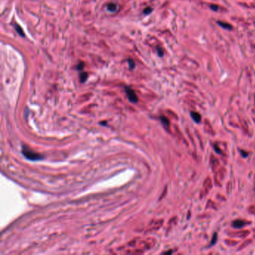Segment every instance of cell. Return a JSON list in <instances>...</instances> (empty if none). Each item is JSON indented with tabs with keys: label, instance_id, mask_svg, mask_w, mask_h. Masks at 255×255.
Segmentation results:
<instances>
[{
	"label": "cell",
	"instance_id": "obj_23",
	"mask_svg": "<svg viewBox=\"0 0 255 255\" xmlns=\"http://www.w3.org/2000/svg\"><path fill=\"white\" fill-rule=\"evenodd\" d=\"M83 66H84V64L83 63H80L79 64L78 66H77V68H78V70H82V68H83Z\"/></svg>",
	"mask_w": 255,
	"mask_h": 255
},
{
	"label": "cell",
	"instance_id": "obj_11",
	"mask_svg": "<svg viewBox=\"0 0 255 255\" xmlns=\"http://www.w3.org/2000/svg\"><path fill=\"white\" fill-rule=\"evenodd\" d=\"M88 78V73L86 72H83L80 74V80H81L82 82H84L86 81Z\"/></svg>",
	"mask_w": 255,
	"mask_h": 255
},
{
	"label": "cell",
	"instance_id": "obj_3",
	"mask_svg": "<svg viewBox=\"0 0 255 255\" xmlns=\"http://www.w3.org/2000/svg\"><path fill=\"white\" fill-rule=\"evenodd\" d=\"M125 91H126L127 97L129 98L130 102H132V103H135L138 102V97H137L136 94H135V91L133 90V89L126 87L125 88Z\"/></svg>",
	"mask_w": 255,
	"mask_h": 255
},
{
	"label": "cell",
	"instance_id": "obj_4",
	"mask_svg": "<svg viewBox=\"0 0 255 255\" xmlns=\"http://www.w3.org/2000/svg\"><path fill=\"white\" fill-rule=\"evenodd\" d=\"M248 224H251V222H248V221H245V220L237 219L232 222V226L235 228H241V227L248 225Z\"/></svg>",
	"mask_w": 255,
	"mask_h": 255
},
{
	"label": "cell",
	"instance_id": "obj_18",
	"mask_svg": "<svg viewBox=\"0 0 255 255\" xmlns=\"http://www.w3.org/2000/svg\"><path fill=\"white\" fill-rule=\"evenodd\" d=\"M249 243H252V240H251V239H248V240H247V241H245V243H244V244H243V245H242L241 246L239 247V250H240V249H241V248H244V247H245V246H246L247 245H248V244H249Z\"/></svg>",
	"mask_w": 255,
	"mask_h": 255
},
{
	"label": "cell",
	"instance_id": "obj_1",
	"mask_svg": "<svg viewBox=\"0 0 255 255\" xmlns=\"http://www.w3.org/2000/svg\"><path fill=\"white\" fill-rule=\"evenodd\" d=\"M212 186H213L212 180H211V179L209 177H207V178L205 180V181H204V185H203V188H202L201 191H200V197L201 198H203L207 194H208L209 190H210L211 188H212Z\"/></svg>",
	"mask_w": 255,
	"mask_h": 255
},
{
	"label": "cell",
	"instance_id": "obj_14",
	"mask_svg": "<svg viewBox=\"0 0 255 255\" xmlns=\"http://www.w3.org/2000/svg\"><path fill=\"white\" fill-rule=\"evenodd\" d=\"M161 121L162 124L166 126H169V121L165 117H161Z\"/></svg>",
	"mask_w": 255,
	"mask_h": 255
},
{
	"label": "cell",
	"instance_id": "obj_21",
	"mask_svg": "<svg viewBox=\"0 0 255 255\" xmlns=\"http://www.w3.org/2000/svg\"><path fill=\"white\" fill-rule=\"evenodd\" d=\"M128 62H129V67H131V68H134L135 67L134 62H133V60H129L128 61Z\"/></svg>",
	"mask_w": 255,
	"mask_h": 255
},
{
	"label": "cell",
	"instance_id": "obj_15",
	"mask_svg": "<svg viewBox=\"0 0 255 255\" xmlns=\"http://www.w3.org/2000/svg\"><path fill=\"white\" fill-rule=\"evenodd\" d=\"M15 28H16V30H17V32H18V33L20 34V35L21 36H23V37H24V36H25V35H24V34H23V32H22V29H21V28H20V26H19L18 25H16L15 26Z\"/></svg>",
	"mask_w": 255,
	"mask_h": 255
},
{
	"label": "cell",
	"instance_id": "obj_19",
	"mask_svg": "<svg viewBox=\"0 0 255 255\" xmlns=\"http://www.w3.org/2000/svg\"><path fill=\"white\" fill-rule=\"evenodd\" d=\"M152 11H153V9L151 8H145L143 12L144 14H150V13H151Z\"/></svg>",
	"mask_w": 255,
	"mask_h": 255
},
{
	"label": "cell",
	"instance_id": "obj_6",
	"mask_svg": "<svg viewBox=\"0 0 255 255\" xmlns=\"http://www.w3.org/2000/svg\"><path fill=\"white\" fill-rule=\"evenodd\" d=\"M204 129H205V131L207 133L210 135H215V132L213 130V128L211 125V124L209 123V121L208 120L206 119L204 121Z\"/></svg>",
	"mask_w": 255,
	"mask_h": 255
},
{
	"label": "cell",
	"instance_id": "obj_7",
	"mask_svg": "<svg viewBox=\"0 0 255 255\" xmlns=\"http://www.w3.org/2000/svg\"><path fill=\"white\" fill-rule=\"evenodd\" d=\"M249 231L248 230H243V231H240V232H236L233 233V234H230V235L233 236H238V237H245L247 236L249 234Z\"/></svg>",
	"mask_w": 255,
	"mask_h": 255
},
{
	"label": "cell",
	"instance_id": "obj_8",
	"mask_svg": "<svg viewBox=\"0 0 255 255\" xmlns=\"http://www.w3.org/2000/svg\"><path fill=\"white\" fill-rule=\"evenodd\" d=\"M191 117H192V119H193L195 122L198 123H198H200V120H201V116H200V114L198 113V112H191Z\"/></svg>",
	"mask_w": 255,
	"mask_h": 255
},
{
	"label": "cell",
	"instance_id": "obj_9",
	"mask_svg": "<svg viewBox=\"0 0 255 255\" xmlns=\"http://www.w3.org/2000/svg\"><path fill=\"white\" fill-rule=\"evenodd\" d=\"M217 23H218L220 26H222V28H225V29H229V30H230V29L232 28V26H231L230 24H228V23H224V22H221V21H218L217 22Z\"/></svg>",
	"mask_w": 255,
	"mask_h": 255
},
{
	"label": "cell",
	"instance_id": "obj_22",
	"mask_svg": "<svg viewBox=\"0 0 255 255\" xmlns=\"http://www.w3.org/2000/svg\"><path fill=\"white\" fill-rule=\"evenodd\" d=\"M157 52H158V54H159V55H160V56H162L163 51L162 49H160V48H157Z\"/></svg>",
	"mask_w": 255,
	"mask_h": 255
},
{
	"label": "cell",
	"instance_id": "obj_24",
	"mask_svg": "<svg viewBox=\"0 0 255 255\" xmlns=\"http://www.w3.org/2000/svg\"><path fill=\"white\" fill-rule=\"evenodd\" d=\"M210 7H211V9H213V10H214V11H217V10L218 9V7L217 6H211Z\"/></svg>",
	"mask_w": 255,
	"mask_h": 255
},
{
	"label": "cell",
	"instance_id": "obj_12",
	"mask_svg": "<svg viewBox=\"0 0 255 255\" xmlns=\"http://www.w3.org/2000/svg\"><path fill=\"white\" fill-rule=\"evenodd\" d=\"M210 207H212V208H213V209H216V205H215L214 203H213V202L212 201V200H208L207 204L206 205V208H210Z\"/></svg>",
	"mask_w": 255,
	"mask_h": 255
},
{
	"label": "cell",
	"instance_id": "obj_2",
	"mask_svg": "<svg viewBox=\"0 0 255 255\" xmlns=\"http://www.w3.org/2000/svg\"><path fill=\"white\" fill-rule=\"evenodd\" d=\"M23 155L30 160H40L42 159V156L39 155L37 153H35L33 151L28 150V149H23Z\"/></svg>",
	"mask_w": 255,
	"mask_h": 255
},
{
	"label": "cell",
	"instance_id": "obj_17",
	"mask_svg": "<svg viewBox=\"0 0 255 255\" xmlns=\"http://www.w3.org/2000/svg\"><path fill=\"white\" fill-rule=\"evenodd\" d=\"M225 169L224 168H222L219 171V175H220V178L221 179H223L224 177H225Z\"/></svg>",
	"mask_w": 255,
	"mask_h": 255
},
{
	"label": "cell",
	"instance_id": "obj_16",
	"mask_svg": "<svg viewBox=\"0 0 255 255\" xmlns=\"http://www.w3.org/2000/svg\"><path fill=\"white\" fill-rule=\"evenodd\" d=\"M216 241H217V234H216V233H215L214 235H213V239H212V241H211V243H210V246L211 245H213L216 244Z\"/></svg>",
	"mask_w": 255,
	"mask_h": 255
},
{
	"label": "cell",
	"instance_id": "obj_20",
	"mask_svg": "<svg viewBox=\"0 0 255 255\" xmlns=\"http://www.w3.org/2000/svg\"><path fill=\"white\" fill-rule=\"evenodd\" d=\"M248 211H249L250 213H252V214H255V207L254 206H251L249 208H248Z\"/></svg>",
	"mask_w": 255,
	"mask_h": 255
},
{
	"label": "cell",
	"instance_id": "obj_13",
	"mask_svg": "<svg viewBox=\"0 0 255 255\" xmlns=\"http://www.w3.org/2000/svg\"><path fill=\"white\" fill-rule=\"evenodd\" d=\"M213 147H214V150H215V151H216V152L218 153H219V154H222V155L225 154V153H223V152H222V150H221V149L219 148V147H218V146L217 145V144H213Z\"/></svg>",
	"mask_w": 255,
	"mask_h": 255
},
{
	"label": "cell",
	"instance_id": "obj_5",
	"mask_svg": "<svg viewBox=\"0 0 255 255\" xmlns=\"http://www.w3.org/2000/svg\"><path fill=\"white\" fill-rule=\"evenodd\" d=\"M210 165L211 167H212V169L215 172H216V171L218 170V166H219V161L214 155H212L210 157Z\"/></svg>",
	"mask_w": 255,
	"mask_h": 255
},
{
	"label": "cell",
	"instance_id": "obj_10",
	"mask_svg": "<svg viewBox=\"0 0 255 255\" xmlns=\"http://www.w3.org/2000/svg\"><path fill=\"white\" fill-rule=\"evenodd\" d=\"M107 9L111 12H114L117 10V5L114 3H110L107 6Z\"/></svg>",
	"mask_w": 255,
	"mask_h": 255
},
{
	"label": "cell",
	"instance_id": "obj_25",
	"mask_svg": "<svg viewBox=\"0 0 255 255\" xmlns=\"http://www.w3.org/2000/svg\"><path fill=\"white\" fill-rule=\"evenodd\" d=\"M254 237H255V234H254Z\"/></svg>",
	"mask_w": 255,
	"mask_h": 255
}]
</instances>
